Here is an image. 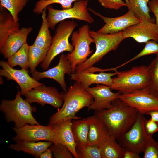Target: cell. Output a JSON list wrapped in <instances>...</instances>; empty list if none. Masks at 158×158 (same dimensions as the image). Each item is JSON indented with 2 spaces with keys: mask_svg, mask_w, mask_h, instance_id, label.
<instances>
[{
  "mask_svg": "<svg viewBox=\"0 0 158 158\" xmlns=\"http://www.w3.org/2000/svg\"><path fill=\"white\" fill-rule=\"evenodd\" d=\"M90 33L96 46L95 52L85 62L78 65L75 72L88 69L99 62L103 57L112 51L116 50L125 39L122 31L114 34H103L90 30Z\"/></svg>",
  "mask_w": 158,
  "mask_h": 158,
  "instance_id": "5b68a950",
  "label": "cell"
},
{
  "mask_svg": "<svg viewBox=\"0 0 158 158\" xmlns=\"http://www.w3.org/2000/svg\"><path fill=\"white\" fill-rule=\"evenodd\" d=\"M19 29L18 22L14 20L6 9L0 5V48L9 35Z\"/></svg>",
  "mask_w": 158,
  "mask_h": 158,
  "instance_id": "7402d4cb",
  "label": "cell"
},
{
  "mask_svg": "<svg viewBox=\"0 0 158 158\" xmlns=\"http://www.w3.org/2000/svg\"><path fill=\"white\" fill-rule=\"evenodd\" d=\"M55 158H73V155L68 148L60 143H53L50 147Z\"/></svg>",
  "mask_w": 158,
  "mask_h": 158,
  "instance_id": "e575fe53",
  "label": "cell"
},
{
  "mask_svg": "<svg viewBox=\"0 0 158 158\" xmlns=\"http://www.w3.org/2000/svg\"><path fill=\"white\" fill-rule=\"evenodd\" d=\"M119 98L142 114L150 111L158 110V99L150 94L146 88L121 93Z\"/></svg>",
  "mask_w": 158,
  "mask_h": 158,
  "instance_id": "30bf717a",
  "label": "cell"
},
{
  "mask_svg": "<svg viewBox=\"0 0 158 158\" xmlns=\"http://www.w3.org/2000/svg\"><path fill=\"white\" fill-rule=\"evenodd\" d=\"M148 5L151 11L154 15L156 19L155 23L158 29V0H150Z\"/></svg>",
  "mask_w": 158,
  "mask_h": 158,
  "instance_id": "f35d334b",
  "label": "cell"
},
{
  "mask_svg": "<svg viewBox=\"0 0 158 158\" xmlns=\"http://www.w3.org/2000/svg\"><path fill=\"white\" fill-rule=\"evenodd\" d=\"M18 89L13 100L4 99L0 105V111L5 115L8 122H13L16 128L22 127L27 124H39L32 115L36 109L21 97Z\"/></svg>",
  "mask_w": 158,
  "mask_h": 158,
  "instance_id": "3957f363",
  "label": "cell"
},
{
  "mask_svg": "<svg viewBox=\"0 0 158 158\" xmlns=\"http://www.w3.org/2000/svg\"><path fill=\"white\" fill-rule=\"evenodd\" d=\"M53 157L52 151L49 147L40 155V158H52Z\"/></svg>",
  "mask_w": 158,
  "mask_h": 158,
  "instance_id": "60d3db41",
  "label": "cell"
},
{
  "mask_svg": "<svg viewBox=\"0 0 158 158\" xmlns=\"http://www.w3.org/2000/svg\"><path fill=\"white\" fill-rule=\"evenodd\" d=\"M63 103L61 107L50 118L48 125L54 124L67 118L77 119L81 117L76 113L82 108H89L94 99L80 83L75 82L66 93H63Z\"/></svg>",
  "mask_w": 158,
  "mask_h": 158,
  "instance_id": "7a4b0ae2",
  "label": "cell"
},
{
  "mask_svg": "<svg viewBox=\"0 0 158 158\" xmlns=\"http://www.w3.org/2000/svg\"><path fill=\"white\" fill-rule=\"evenodd\" d=\"M89 125L87 144L101 148L110 135L104 122L94 115L86 117Z\"/></svg>",
  "mask_w": 158,
  "mask_h": 158,
  "instance_id": "ffe728a7",
  "label": "cell"
},
{
  "mask_svg": "<svg viewBox=\"0 0 158 158\" xmlns=\"http://www.w3.org/2000/svg\"><path fill=\"white\" fill-rule=\"evenodd\" d=\"M23 95L25 100L30 104L36 102L42 106L48 104L58 110L63 103V93H60L56 88L43 85L35 87Z\"/></svg>",
  "mask_w": 158,
  "mask_h": 158,
  "instance_id": "7c38bea8",
  "label": "cell"
},
{
  "mask_svg": "<svg viewBox=\"0 0 158 158\" xmlns=\"http://www.w3.org/2000/svg\"><path fill=\"white\" fill-rule=\"evenodd\" d=\"M16 135L13 140L16 142H37L41 140L54 142V134L52 126L27 124L23 126L13 128Z\"/></svg>",
  "mask_w": 158,
  "mask_h": 158,
  "instance_id": "8fae6325",
  "label": "cell"
},
{
  "mask_svg": "<svg viewBox=\"0 0 158 158\" xmlns=\"http://www.w3.org/2000/svg\"><path fill=\"white\" fill-rule=\"evenodd\" d=\"M0 5L6 9L14 20L18 22V14L26 5V0H0Z\"/></svg>",
  "mask_w": 158,
  "mask_h": 158,
  "instance_id": "4dcf8cb0",
  "label": "cell"
},
{
  "mask_svg": "<svg viewBox=\"0 0 158 158\" xmlns=\"http://www.w3.org/2000/svg\"><path fill=\"white\" fill-rule=\"evenodd\" d=\"M124 39L131 37L139 43L152 40L158 42V29L155 23L142 20L122 31Z\"/></svg>",
  "mask_w": 158,
  "mask_h": 158,
  "instance_id": "9a60e30c",
  "label": "cell"
},
{
  "mask_svg": "<svg viewBox=\"0 0 158 158\" xmlns=\"http://www.w3.org/2000/svg\"><path fill=\"white\" fill-rule=\"evenodd\" d=\"M71 128L76 146L87 144L89 127L87 118L73 120Z\"/></svg>",
  "mask_w": 158,
  "mask_h": 158,
  "instance_id": "cb8c5ba5",
  "label": "cell"
},
{
  "mask_svg": "<svg viewBox=\"0 0 158 158\" xmlns=\"http://www.w3.org/2000/svg\"><path fill=\"white\" fill-rule=\"evenodd\" d=\"M44 0V1H47V0Z\"/></svg>",
  "mask_w": 158,
  "mask_h": 158,
  "instance_id": "f6af8a7d",
  "label": "cell"
},
{
  "mask_svg": "<svg viewBox=\"0 0 158 158\" xmlns=\"http://www.w3.org/2000/svg\"><path fill=\"white\" fill-rule=\"evenodd\" d=\"M29 47L27 43L25 44L17 52L8 58L7 62L9 65L12 68L19 66L22 69L28 70L29 68Z\"/></svg>",
  "mask_w": 158,
  "mask_h": 158,
  "instance_id": "83f0119b",
  "label": "cell"
},
{
  "mask_svg": "<svg viewBox=\"0 0 158 158\" xmlns=\"http://www.w3.org/2000/svg\"><path fill=\"white\" fill-rule=\"evenodd\" d=\"M143 152V158H158V142L152 137L149 138Z\"/></svg>",
  "mask_w": 158,
  "mask_h": 158,
  "instance_id": "d590c367",
  "label": "cell"
},
{
  "mask_svg": "<svg viewBox=\"0 0 158 158\" xmlns=\"http://www.w3.org/2000/svg\"><path fill=\"white\" fill-rule=\"evenodd\" d=\"M42 13V23L33 44L44 49H49L52 43V37L49 30V26L47 19L46 8Z\"/></svg>",
  "mask_w": 158,
  "mask_h": 158,
  "instance_id": "d4e9b609",
  "label": "cell"
},
{
  "mask_svg": "<svg viewBox=\"0 0 158 158\" xmlns=\"http://www.w3.org/2000/svg\"><path fill=\"white\" fill-rule=\"evenodd\" d=\"M73 120L66 119L52 126L54 134V143H60L66 145L71 151L74 158H78L76 151V144L71 128Z\"/></svg>",
  "mask_w": 158,
  "mask_h": 158,
  "instance_id": "ac0fdd59",
  "label": "cell"
},
{
  "mask_svg": "<svg viewBox=\"0 0 158 158\" xmlns=\"http://www.w3.org/2000/svg\"><path fill=\"white\" fill-rule=\"evenodd\" d=\"M117 73V70L112 73L100 72L94 73L87 69L79 72L72 74L70 79L80 83L82 87L87 90L92 84H102L111 87L112 83V78Z\"/></svg>",
  "mask_w": 158,
  "mask_h": 158,
  "instance_id": "d6986e66",
  "label": "cell"
},
{
  "mask_svg": "<svg viewBox=\"0 0 158 158\" xmlns=\"http://www.w3.org/2000/svg\"><path fill=\"white\" fill-rule=\"evenodd\" d=\"M147 66L150 81L146 88L152 95L158 99V54Z\"/></svg>",
  "mask_w": 158,
  "mask_h": 158,
  "instance_id": "f546056e",
  "label": "cell"
},
{
  "mask_svg": "<svg viewBox=\"0 0 158 158\" xmlns=\"http://www.w3.org/2000/svg\"><path fill=\"white\" fill-rule=\"evenodd\" d=\"M146 114L150 115V118L158 123V110L150 111L147 112Z\"/></svg>",
  "mask_w": 158,
  "mask_h": 158,
  "instance_id": "b9f144b4",
  "label": "cell"
},
{
  "mask_svg": "<svg viewBox=\"0 0 158 158\" xmlns=\"http://www.w3.org/2000/svg\"><path fill=\"white\" fill-rule=\"evenodd\" d=\"M77 25L73 20H63L59 24L45 59L41 64L44 70H47L52 61L60 53L64 51L72 52L74 47L70 43L69 38Z\"/></svg>",
  "mask_w": 158,
  "mask_h": 158,
  "instance_id": "8992f818",
  "label": "cell"
},
{
  "mask_svg": "<svg viewBox=\"0 0 158 158\" xmlns=\"http://www.w3.org/2000/svg\"><path fill=\"white\" fill-rule=\"evenodd\" d=\"M145 118L144 114L138 113L136 120L131 128L116 139L122 147L139 154L143 152L149 138L144 128Z\"/></svg>",
  "mask_w": 158,
  "mask_h": 158,
  "instance_id": "9c48e42d",
  "label": "cell"
},
{
  "mask_svg": "<svg viewBox=\"0 0 158 158\" xmlns=\"http://www.w3.org/2000/svg\"><path fill=\"white\" fill-rule=\"evenodd\" d=\"M80 0H40L36 2L33 11L35 13L40 14L47 6L54 4H60L63 9H67L73 6V2Z\"/></svg>",
  "mask_w": 158,
  "mask_h": 158,
  "instance_id": "1f68e13d",
  "label": "cell"
},
{
  "mask_svg": "<svg viewBox=\"0 0 158 158\" xmlns=\"http://www.w3.org/2000/svg\"><path fill=\"white\" fill-rule=\"evenodd\" d=\"M125 2L128 5V7L129 5V1L128 0H125Z\"/></svg>",
  "mask_w": 158,
  "mask_h": 158,
  "instance_id": "7bdbcfd3",
  "label": "cell"
},
{
  "mask_svg": "<svg viewBox=\"0 0 158 158\" xmlns=\"http://www.w3.org/2000/svg\"><path fill=\"white\" fill-rule=\"evenodd\" d=\"M145 44L143 49L139 54L124 63L117 67V68L142 56L152 54H158V42L153 40H150Z\"/></svg>",
  "mask_w": 158,
  "mask_h": 158,
  "instance_id": "836d02e7",
  "label": "cell"
},
{
  "mask_svg": "<svg viewBox=\"0 0 158 158\" xmlns=\"http://www.w3.org/2000/svg\"><path fill=\"white\" fill-rule=\"evenodd\" d=\"M110 109L95 111L107 128L110 135L116 139L128 130L135 123L138 111L118 98Z\"/></svg>",
  "mask_w": 158,
  "mask_h": 158,
  "instance_id": "6da1fadb",
  "label": "cell"
},
{
  "mask_svg": "<svg viewBox=\"0 0 158 158\" xmlns=\"http://www.w3.org/2000/svg\"><path fill=\"white\" fill-rule=\"evenodd\" d=\"M102 158H123L126 149L110 135L101 148Z\"/></svg>",
  "mask_w": 158,
  "mask_h": 158,
  "instance_id": "484cf974",
  "label": "cell"
},
{
  "mask_svg": "<svg viewBox=\"0 0 158 158\" xmlns=\"http://www.w3.org/2000/svg\"><path fill=\"white\" fill-rule=\"evenodd\" d=\"M32 28L23 27L11 34L0 48V52L6 59H8L17 52L25 44Z\"/></svg>",
  "mask_w": 158,
  "mask_h": 158,
  "instance_id": "44dd1931",
  "label": "cell"
},
{
  "mask_svg": "<svg viewBox=\"0 0 158 158\" xmlns=\"http://www.w3.org/2000/svg\"><path fill=\"white\" fill-rule=\"evenodd\" d=\"M112 78L111 89L121 93L134 92L146 88L150 81L148 67L145 65L135 66L126 71H118Z\"/></svg>",
  "mask_w": 158,
  "mask_h": 158,
  "instance_id": "277c9868",
  "label": "cell"
},
{
  "mask_svg": "<svg viewBox=\"0 0 158 158\" xmlns=\"http://www.w3.org/2000/svg\"><path fill=\"white\" fill-rule=\"evenodd\" d=\"M101 5L106 8L117 10L121 7L127 6L126 2L122 0H98Z\"/></svg>",
  "mask_w": 158,
  "mask_h": 158,
  "instance_id": "8d00e7d4",
  "label": "cell"
},
{
  "mask_svg": "<svg viewBox=\"0 0 158 158\" xmlns=\"http://www.w3.org/2000/svg\"><path fill=\"white\" fill-rule=\"evenodd\" d=\"M31 73L32 78L38 81L44 78H50L55 80L59 83L66 93L67 91L66 89L65 75L66 74L70 76L72 73L70 63L66 55L62 54L60 56L58 63L56 66L42 72L36 70Z\"/></svg>",
  "mask_w": 158,
  "mask_h": 158,
  "instance_id": "2e32d148",
  "label": "cell"
},
{
  "mask_svg": "<svg viewBox=\"0 0 158 158\" xmlns=\"http://www.w3.org/2000/svg\"><path fill=\"white\" fill-rule=\"evenodd\" d=\"M86 90L94 99L89 109L95 111L110 109L113 102L119 98L121 94L119 92H113L110 87L102 84H97L96 87H89Z\"/></svg>",
  "mask_w": 158,
  "mask_h": 158,
  "instance_id": "e0dca14e",
  "label": "cell"
},
{
  "mask_svg": "<svg viewBox=\"0 0 158 158\" xmlns=\"http://www.w3.org/2000/svg\"><path fill=\"white\" fill-rule=\"evenodd\" d=\"M128 10H131L141 20H147L154 22L150 14L148 4L150 0H128Z\"/></svg>",
  "mask_w": 158,
  "mask_h": 158,
  "instance_id": "4316f807",
  "label": "cell"
},
{
  "mask_svg": "<svg viewBox=\"0 0 158 158\" xmlns=\"http://www.w3.org/2000/svg\"><path fill=\"white\" fill-rule=\"evenodd\" d=\"M90 31L89 25L86 24L71 34L72 44L74 49L72 52L67 54L66 57L70 63L72 73L75 72L77 66L85 61L93 52V50H90V45L94 43V41L90 35Z\"/></svg>",
  "mask_w": 158,
  "mask_h": 158,
  "instance_id": "52a82bcc",
  "label": "cell"
},
{
  "mask_svg": "<svg viewBox=\"0 0 158 158\" xmlns=\"http://www.w3.org/2000/svg\"><path fill=\"white\" fill-rule=\"evenodd\" d=\"M89 11L102 19L104 25L98 31L103 34H114L123 31L128 27L140 22L141 20L131 10L124 15L116 17H105L89 8Z\"/></svg>",
  "mask_w": 158,
  "mask_h": 158,
  "instance_id": "4fadbf2b",
  "label": "cell"
},
{
  "mask_svg": "<svg viewBox=\"0 0 158 158\" xmlns=\"http://www.w3.org/2000/svg\"><path fill=\"white\" fill-rule=\"evenodd\" d=\"M76 151L78 158H102L101 148L97 146H76Z\"/></svg>",
  "mask_w": 158,
  "mask_h": 158,
  "instance_id": "d6a6232c",
  "label": "cell"
},
{
  "mask_svg": "<svg viewBox=\"0 0 158 158\" xmlns=\"http://www.w3.org/2000/svg\"><path fill=\"white\" fill-rule=\"evenodd\" d=\"M49 49H45L33 44L29 46L28 51L29 67L31 73L35 68L45 59Z\"/></svg>",
  "mask_w": 158,
  "mask_h": 158,
  "instance_id": "f1b7e54d",
  "label": "cell"
},
{
  "mask_svg": "<svg viewBox=\"0 0 158 158\" xmlns=\"http://www.w3.org/2000/svg\"><path fill=\"white\" fill-rule=\"evenodd\" d=\"M144 128L147 136L149 138L152 137L153 134L158 131V123L150 118L148 120L145 118Z\"/></svg>",
  "mask_w": 158,
  "mask_h": 158,
  "instance_id": "74e56055",
  "label": "cell"
},
{
  "mask_svg": "<svg viewBox=\"0 0 158 158\" xmlns=\"http://www.w3.org/2000/svg\"><path fill=\"white\" fill-rule=\"evenodd\" d=\"M0 66L2 68L0 70V76L6 78L8 80L15 81L20 87L21 95H23L35 87L43 85L31 77L28 73V70L14 69L7 62L4 61H0Z\"/></svg>",
  "mask_w": 158,
  "mask_h": 158,
  "instance_id": "5bb4252c",
  "label": "cell"
},
{
  "mask_svg": "<svg viewBox=\"0 0 158 158\" xmlns=\"http://www.w3.org/2000/svg\"><path fill=\"white\" fill-rule=\"evenodd\" d=\"M53 143L51 142H16L10 145L9 148L19 152L23 151L35 158L39 157L41 154L50 147Z\"/></svg>",
  "mask_w": 158,
  "mask_h": 158,
  "instance_id": "603a6c76",
  "label": "cell"
},
{
  "mask_svg": "<svg viewBox=\"0 0 158 158\" xmlns=\"http://www.w3.org/2000/svg\"><path fill=\"white\" fill-rule=\"evenodd\" d=\"M88 0L76 1L71 8L66 9H56L49 6H47V19L49 28L54 30L57 23L70 18L85 21L89 24L92 23L94 19L88 12Z\"/></svg>",
  "mask_w": 158,
  "mask_h": 158,
  "instance_id": "ba28073f",
  "label": "cell"
},
{
  "mask_svg": "<svg viewBox=\"0 0 158 158\" xmlns=\"http://www.w3.org/2000/svg\"><path fill=\"white\" fill-rule=\"evenodd\" d=\"M27 0V1H28L29 0Z\"/></svg>",
  "mask_w": 158,
  "mask_h": 158,
  "instance_id": "ee69618b",
  "label": "cell"
},
{
  "mask_svg": "<svg viewBox=\"0 0 158 158\" xmlns=\"http://www.w3.org/2000/svg\"><path fill=\"white\" fill-rule=\"evenodd\" d=\"M139 154L133 151L126 150L123 158H140V157Z\"/></svg>",
  "mask_w": 158,
  "mask_h": 158,
  "instance_id": "ab89813d",
  "label": "cell"
}]
</instances>
